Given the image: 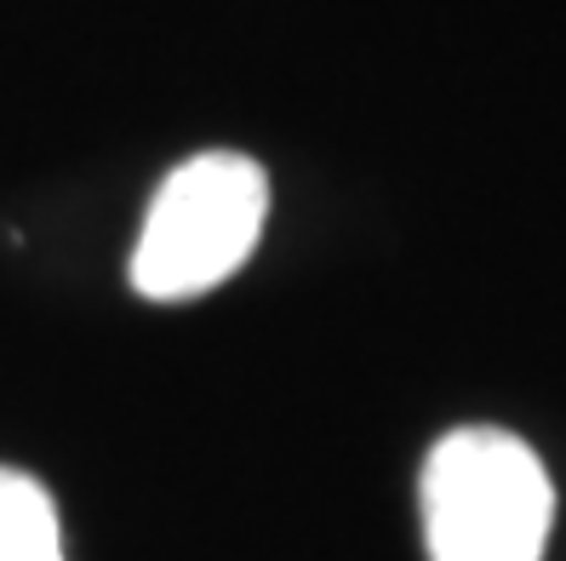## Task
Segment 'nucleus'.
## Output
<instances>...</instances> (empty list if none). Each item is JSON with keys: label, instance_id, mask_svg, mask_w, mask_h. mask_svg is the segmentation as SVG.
<instances>
[{"label": "nucleus", "instance_id": "nucleus-1", "mask_svg": "<svg viewBox=\"0 0 566 561\" xmlns=\"http://www.w3.org/2000/svg\"><path fill=\"white\" fill-rule=\"evenodd\" d=\"M555 487L521 436L452 430L423 465L429 561H544Z\"/></svg>", "mask_w": 566, "mask_h": 561}, {"label": "nucleus", "instance_id": "nucleus-2", "mask_svg": "<svg viewBox=\"0 0 566 561\" xmlns=\"http://www.w3.org/2000/svg\"><path fill=\"white\" fill-rule=\"evenodd\" d=\"M270 184L235 149L195 155L155 189L144 236L132 247V287L155 304L201 299L247 263L263 236Z\"/></svg>", "mask_w": 566, "mask_h": 561}, {"label": "nucleus", "instance_id": "nucleus-3", "mask_svg": "<svg viewBox=\"0 0 566 561\" xmlns=\"http://www.w3.org/2000/svg\"><path fill=\"white\" fill-rule=\"evenodd\" d=\"M0 561H63L52 492L7 465H0Z\"/></svg>", "mask_w": 566, "mask_h": 561}]
</instances>
